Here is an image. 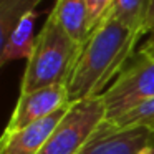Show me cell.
Masks as SVG:
<instances>
[{"label": "cell", "mask_w": 154, "mask_h": 154, "mask_svg": "<svg viewBox=\"0 0 154 154\" xmlns=\"http://www.w3.org/2000/svg\"><path fill=\"white\" fill-rule=\"evenodd\" d=\"M143 37L144 32L126 27L108 12L81 45L66 83L70 103L101 96L136 55V45Z\"/></svg>", "instance_id": "6da1fadb"}, {"label": "cell", "mask_w": 154, "mask_h": 154, "mask_svg": "<svg viewBox=\"0 0 154 154\" xmlns=\"http://www.w3.org/2000/svg\"><path fill=\"white\" fill-rule=\"evenodd\" d=\"M80 51L81 45L63 30L57 17L50 12L35 38L33 53L27 60L20 94L33 93L55 85H66Z\"/></svg>", "instance_id": "7a4b0ae2"}, {"label": "cell", "mask_w": 154, "mask_h": 154, "mask_svg": "<svg viewBox=\"0 0 154 154\" xmlns=\"http://www.w3.org/2000/svg\"><path fill=\"white\" fill-rule=\"evenodd\" d=\"M101 96L106 106V121L154 98V50L139 48Z\"/></svg>", "instance_id": "3957f363"}, {"label": "cell", "mask_w": 154, "mask_h": 154, "mask_svg": "<svg viewBox=\"0 0 154 154\" xmlns=\"http://www.w3.org/2000/svg\"><path fill=\"white\" fill-rule=\"evenodd\" d=\"M104 121L103 96L75 101L38 154H80Z\"/></svg>", "instance_id": "277c9868"}, {"label": "cell", "mask_w": 154, "mask_h": 154, "mask_svg": "<svg viewBox=\"0 0 154 154\" xmlns=\"http://www.w3.org/2000/svg\"><path fill=\"white\" fill-rule=\"evenodd\" d=\"M80 154H154V128L111 129L104 121Z\"/></svg>", "instance_id": "5b68a950"}, {"label": "cell", "mask_w": 154, "mask_h": 154, "mask_svg": "<svg viewBox=\"0 0 154 154\" xmlns=\"http://www.w3.org/2000/svg\"><path fill=\"white\" fill-rule=\"evenodd\" d=\"M70 104L71 103L66 85H55V86L37 90L33 93L20 94L5 131L14 133V131L23 129Z\"/></svg>", "instance_id": "8992f818"}, {"label": "cell", "mask_w": 154, "mask_h": 154, "mask_svg": "<svg viewBox=\"0 0 154 154\" xmlns=\"http://www.w3.org/2000/svg\"><path fill=\"white\" fill-rule=\"evenodd\" d=\"M68 108L58 109L57 113L23 128V129L7 133L4 131V136L0 141V154H38L55 128L60 124L63 116L66 114Z\"/></svg>", "instance_id": "52a82bcc"}, {"label": "cell", "mask_w": 154, "mask_h": 154, "mask_svg": "<svg viewBox=\"0 0 154 154\" xmlns=\"http://www.w3.org/2000/svg\"><path fill=\"white\" fill-rule=\"evenodd\" d=\"M63 30L76 43L83 45L88 35V7L86 0H57L51 8Z\"/></svg>", "instance_id": "ba28073f"}, {"label": "cell", "mask_w": 154, "mask_h": 154, "mask_svg": "<svg viewBox=\"0 0 154 154\" xmlns=\"http://www.w3.org/2000/svg\"><path fill=\"white\" fill-rule=\"evenodd\" d=\"M35 18H37V12L27 14L18 22V25L12 32L8 40L0 47V65L2 66L7 65L8 61L20 60V58L28 60L32 57L35 47V38H37L33 37Z\"/></svg>", "instance_id": "9c48e42d"}, {"label": "cell", "mask_w": 154, "mask_h": 154, "mask_svg": "<svg viewBox=\"0 0 154 154\" xmlns=\"http://www.w3.org/2000/svg\"><path fill=\"white\" fill-rule=\"evenodd\" d=\"M152 0H114L109 8V14L114 18L133 30H141L147 35L144 23Z\"/></svg>", "instance_id": "30bf717a"}, {"label": "cell", "mask_w": 154, "mask_h": 154, "mask_svg": "<svg viewBox=\"0 0 154 154\" xmlns=\"http://www.w3.org/2000/svg\"><path fill=\"white\" fill-rule=\"evenodd\" d=\"M42 0H0V47L8 40L18 22L30 12Z\"/></svg>", "instance_id": "8fae6325"}, {"label": "cell", "mask_w": 154, "mask_h": 154, "mask_svg": "<svg viewBox=\"0 0 154 154\" xmlns=\"http://www.w3.org/2000/svg\"><path fill=\"white\" fill-rule=\"evenodd\" d=\"M111 129H128V128L146 126L154 128V98L144 101L134 109L121 114L111 121H106Z\"/></svg>", "instance_id": "7c38bea8"}, {"label": "cell", "mask_w": 154, "mask_h": 154, "mask_svg": "<svg viewBox=\"0 0 154 154\" xmlns=\"http://www.w3.org/2000/svg\"><path fill=\"white\" fill-rule=\"evenodd\" d=\"M114 0H86L88 7V32H91L108 15Z\"/></svg>", "instance_id": "4fadbf2b"}, {"label": "cell", "mask_w": 154, "mask_h": 154, "mask_svg": "<svg viewBox=\"0 0 154 154\" xmlns=\"http://www.w3.org/2000/svg\"><path fill=\"white\" fill-rule=\"evenodd\" d=\"M144 28H146L147 35L154 32V0L151 4V8H149V14H147V18H146V23H144Z\"/></svg>", "instance_id": "5bb4252c"}, {"label": "cell", "mask_w": 154, "mask_h": 154, "mask_svg": "<svg viewBox=\"0 0 154 154\" xmlns=\"http://www.w3.org/2000/svg\"><path fill=\"white\" fill-rule=\"evenodd\" d=\"M141 50H154V32L147 35L146 42L141 45Z\"/></svg>", "instance_id": "9a60e30c"}]
</instances>
